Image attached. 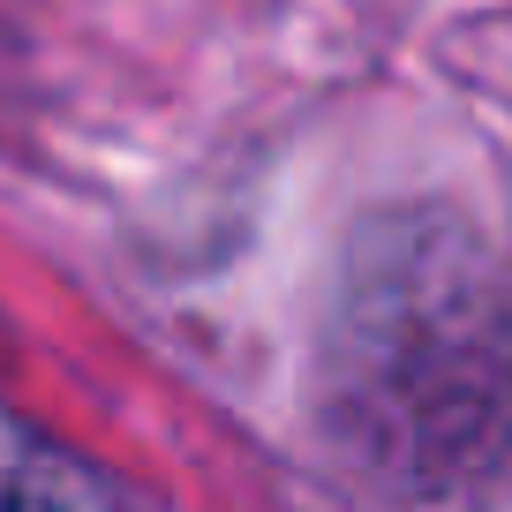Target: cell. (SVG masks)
Returning <instances> with one entry per match:
<instances>
[{
    "label": "cell",
    "mask_w": 512,
    "mask_h": 512,
    "mask_svg": "<svg viewBox=\"0 0 512 512\" xmlns=\"http://www.w3.org/2000/svg\"><path fill=\"white\" fill-rule=\"evenodd\" d=\"M68 497H113V490L91 482L83 467H61L46 445L0 422V505H68Z\"/></svg>",
    "instance_id": "cell-2"
},
{
    "label": "cell",
    "mask_w": 512,
    "mask_h": 512,
    "mask_svg": "<svg viewBox=\"0 0 512 512\" xmlns=\"http://www.w3.org/2000/svg\"><path fill=\"white\" fill-rule=\"evenodd\" d=\"M317 437L377 497H475L512 460V287L445 211H377L317 332Z\"/></svg>",
    "instance_id": "cell-1"
}]
</instances>
